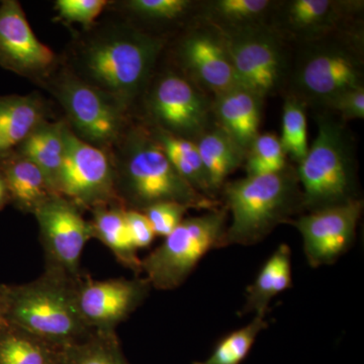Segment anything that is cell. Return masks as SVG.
Segmentation results:
<instances>
[{
	"mask_svg": "<svg viewBox=\"0 0 364 364\" xmlns=\"http://www.w3.org/2000/svg\"><path fill=\"white\" fill-rule=\"evenodd\" d=\"M291 274V247L287 244H280L263 264L253 284L246 289L242 315L253 313L267 317L272 299L293 286Z\"/></svg>",
	"mask_w": 364,
	"mask_h": 364,
	"instance_id": "cell-20",
	"label": "cell"
},
{
	"mask_svg": "<svg viewBox=\"0 0 364 364\" xmlns=\"http://www.w3.org/2000/svg\"><path fill=\"white\" fill-rule=\"evenodd\" d=\"M42 121V105L35 97H0V160L13 154Z\"/></svg>",
	"mask_w": 364,
	"mask_h": 364,
	"instance_id": "cell-24",
	"label": "cell"
},
{
	"mask_svg": "<svg viewBox=\"0 0 364 364\" xmlns=\"http://www.w3.org/2000/svg\"><path fill=\"white\" fill-rule=\"evenodd\" d=\"M107 4L105 0H58L56 9L64 20L88 26L100 16Z\"/></svg>",
	"mask_w": 364,
	"mask_h": 364,
	"instance_id": "cell-34",
	"label": "cell"
},
{
	"mask_svg": "<svg viewBox=\"0 0 364 364\" xmlns=\"http://www.w3.org/2000/svg\"><path fill=\"white\" fill-rule=\"evenodd\" d=\"M277 0H210L200 4L198 18L225 33L269 25Z\"/></svg>",
	"mask_w": 364,
	"mask_h": 364,
	"instance_id": "cell-23",
	"label": "cell"
},
{
	"mask_svg": "<svg viewBox=\"0 0 364 364\" xmlns=\"http://www.w3.org/2000/svg\"><path fill=\"white\" fill-rule=\"evenodd\" d=\"M148 109L158 130L193 142L215 123L213 98L174 72L155 82Z\"/></svg>",
	"mask_w": 364,
	"mask_h": 364,
	"instance_id": "cell-11",
	"label": "cell"
},
{
	"mask_svg": "<svg viewBox=\"0 0 364 364\" xmlns=\"http://www.w3.org/2000/svg\"><path fill=\"white\" fill-rule=\"evenodd\" d=\"M116 176L117 198L127 210L143 212L163 202L205 210L221 205V202L205 198L189 186L172 166L152 133L143 130L134 132L129 138Z\"/></svg>",
	"mask_w": 364,
	"mask_h": 364,
	"instance_id": "cell-5",
	"label": "cell"
},
{
	"mask_svg": "<svg viewBox=\"0 0 364 364\" xmlns=\"http://www.w3.org/2000/svg\"><path fill=\"white\" fill-rule=\"evenodd\" d=\"M60 350L6 322L0 327V364H58Z\"/></svg>",
	"mask_w": 364,
	"mask_h": 364,
	"instance_id": "cell-27",
	"label": "cell"
},
{
	"mask_svg": "<svg viewBox=\"0 0 364 364\" xmlns=\"http://www.w3.org/2000/svg\"><path fill=\"white\" fill-rule=\"evenodd\" d=\"M64 129V123L49 124L42 121L18 147V155L42 170L55 193L65 151Z\"/></svg>",
	"mask_w": 364,
	"mask_h": 364,
	"instance_id": "cell-25",
	"label": "cell"
},
{
	"mask_svg": "<svg viewBox=\"0 0 364 364\" xmlns=\"http://www.w3.org/2000/svg\"><path fill=\"white\" fill-rule=\"evenodd\" d=\"M64 140L65 151L55 188L57 195L79 208L91 210L121 203L117 193L116 168L104 151L81 140L67 124Z\"/></svg>",
	"mask_w": 364,
	"mask_h": 364,
	"instance_id": "cell-9",
	"label": "cell"
},
{
	"mask_svg": "<svg viewBox=\"0 0 364 364\" xmlns=\"http://www.w3.org/2000/svg\"><path fill=\"white\" fill-rule=\"evenodd\" d=\"M40 228L45 254V270L80 279L81 256L93 239L92 227L81 208L59 195H53L33 213Z\"/></svg>",
	"mask_w": 364,
	"mask_h": 364,
	"instance_id": "cell-10",
	"label": "cell"
},
{
	"mask_svg": "<svg viewBox=\"0 0 364 364\" xmlns=\"http://www.w3.org/2000/svg\"><path fill=\"white\" fill-rule=\"evenodd\" d=\"M4 284H0V327L4 325Z\"/></svg>",
	"mask_w": 364,
	"mask_h": 364,
	"instance_id": "cell-38",
	"label": "cell"
},
{
	"mask_svg": "<svg viewBox=\"0 0 364 364\" xmlns=\"http://www.w3.org/2000/svg\"><path fill=\"white\" fill-rule=\"evenodd\" d=\"M80 279L45 270L26 284H4V322L58 348L85 339L93 331L79 312Z\"/></svg>",
	"mask_w": 364,
	"mask_h": 364,
	"instance_id": "cell-3",
	"label": "cell"
},
{
	"mask_svg": "<svg viewBox=\"0 0 364 364\" xmlns=\"http://www.w3.org/2000/svg\"><path fill=\"white\" fill-rule=\"evenodd\" d=\"M55 55L36 37L20 2L0 4V65L21 74L33 75L49 69Z\"/></svg>",
	"mask_w": 364,
	"mask_h": 364,
	"instance_id": "cell-17",
	"label": "cell"
},
{
	"mask_svg": "<svg viewBox=\"0 0 364 364\" xmlns=\"http://www.w3.org/2000/svg\"><path fill=\"white\" fill-rule=\"evenodd\" d=\"M58 364H131L117 332L93 331L90 336L61 348Z\"/></svg>",
	"mask_w": 364,
	"mask_h": 364,
	"instance_id": "cell-28",
	"label": "cell"
},
{
	"mask_svg": "<svg viewBox=\"0 0 364 364\" xmlns=\"http://www.w3.org/2000/svg\"><path fill=\"white\" fill-rule=\"evenodd\" d=\"M225 205L186 218L161 245L142 259V272L152 289L172 291L182 286L210 250L222 248L228 227Z\"/></svg>",
	"mask_w": 364,
	"mask_h": 364,
	"instance_id": "cell-6",
	"label": "cell"
},
{
	"mask_svg": "<svg viewBox=\"0 0 364 364\" xmlns=\"http://www.w3.org/2000/svg\"><path fill=\"white\" fill-rule=\"evenodd\" d=\"M223 35L239 85L263 100L284 92L293 47L279 33L261 25Z\"/></svg>",
	"mask_w": 364,
	"mask_h": 364,
	"instance_id": "cell-8",
	"label": "cell"
},
{
	"mask_svg": "<svg viewBox=\"0 0 364 364\" xmlns=\"http://www.w3.org/2000/svg\"><path fill=\"white\" fill-rule=\"evenodd\" d=\"M363 4L359 0H277L269 26L293 47L360 25Z\"/></svg>",
	"mask_w": 364,
	"mask_h": 364,
	"instance_id": "cell-12",
	"label": "cell"
},
{
	"mask_svg": "<svg viewBox=\"0 0 364 364\" xmlns=\"http://www.w3.org/2000/svg\"><path fill=\"white\" fill-rule=\"evenodd\" d=\"M315 117L317 136L296 167L308 213L361 200L350 132L330 112H317Z\"/></svg>",
	"mask_w": 364,
	"mask_h": 364,
	"instance_id": "cell-4",
	"label": "cell"
},
{
	"mask_svg": "<svg viewBox=\"0 0 364 364\" xmlns=\"http://www.w3.org/2000/svg\"><path fill=\"white\" fill-rule=\"evenodd\" d=\"M363 200L299 215L293 225L303 239L304 253L312 268L334 264L348 252L356 238Z\"/></svg>",
	"mask_w": 364,
	"mask_h": 364,
	"instance_id": "cell-15",
	"label": "cell"
},
{
	"mask_svg": "<svg viewBox=\"0 0 364 364\" xmlns=\"http://www.w3.org/2000/svg\"><path fill=\"white\" fill-rule=\"evenodd\" d=\"M189 208L181 203L163 202L155 203L143 210L149 220L156 236L166 237L174 231L186 218Z\"/></svg>",
	"mask_w": 364,
	"mask_h": 364,
	"instance_id": "cell-33",
	"label": "cell"
},
{
	"mask_svg": "<svg viewBox=\"0 0 364 364\" xmlns=\"http://www.w3.org/2000/svg\"><path fill=\"white\" fill-rule=\"evenodd\" d=\"M244 165L247 176H267L284 169L287 155L279 136L274 133L259 134L248 148Z\"/></svg>",
	"mask_w": 364,
	"mask_h": 364,
	"instance_id": "cell-31",
	"label": "cell"
},
{
	"mask_svg": "<svg viewBox=\"0 0 364 364\" xmlns=\"http://www.w3.org/2000/svg\"><path fill=\"white\" fill-rule=\"evenodd\" d=\"M0 173L6 181L9 203L21 212L33 214L48 198L57 195L42 170L18 154L0 160Z\"/></svg>",
	"mask_w": 364,
	"mask_h": 364,
	"instance_id": "cell-19",
	"label": "cell"
},
{
	"mask_svg": "<svg viewBox=\"0 0 364 364\" xmlns=\"http://www.w3.org/2000/svg\"><path fill=\"white\" fill-rule=\"evenodd\" d=\"M195 143L207 170L213 191L219 198L228 177L245 162L246 151L242 149L215 122L196 139Z\"/></svg>",
	"mask_w": 364,
	"mask_h": 364,
	"instance_id": "cell-22",
	"label": "cell"
},
{
	"mask_svg": "<svg viewBox=\"0 0 364 364\" xmlns=\"http://www.w3.org/2000/svg\"><path fill=\"white\" fill-rule=\"evenodd\" d=\"M59 98L79 138L102 149L116 142L121 135V107L100 88L67 78L59 87Z\"/></svg>",
	"mask_w": 364,
	"mask_h": 364,
	"instance_id": "cell-16",
	"label": "cell"
},
{
	"mask_svg": "<svg viewBox=\"0 0 364 364\" xmlns=\"http://www.w3.org/2000/svg\"><path fill=\"white\" fill-rule=\"evenodd\" d=\"M177 56L186 77L208 95L240 86L224 35L200 18L179 42Z\"/></svg>",
	"mask_w": 364,
	"mask_h": 364,
	"instance_id": "cell-13",
	"label": "cell"
},
{
	"mask_svg": "<svg viewBox=\"0 0 364 364\" xmlns=\"http://www.w3.org/2000/svg\"><path fill=\"white\" fill-rule=\"evenodd\" d=\"M153 138L166 154L172 166L179 176L198 193L210 200L220 202L219 198L213 191L196 144L188 139L179 138L161 130H155Z\"/></svg>",
	"mask_w": 364,
	"mask_h": 364,
	"instance_id": "cell-26",
	"label": "cell"
},
{
	"mask_svg": "<svg viewBox=\"0 0 364 364\" xmlns=\"http://www.w3.org/2000/svg\"><path fill=\"white\" fill-rule=\"evenodd\" d=\"M162 47L161 39L146 33H117L88 48L86 71L124 107L145 87Z\"/></svg>",
	"mask_w": 364,
	"mask_h": 364,
	"instance_id": "cell-7",
	"label": "cell"
},
{
	"mask_svg": "<svg viewBox=\"0 0 364 364\" xmlns=\"http://www.w3.org/2000/svg\"><path fill=\"white\" fill-rule=\"evenodd\" d=\"M337 114L341 121L364 119V86L351 88L330 100L324 111Z\"/></svg>",
	"mask_w": 364,
	"mask_h": 364,
	"instance_id": "cell-35",
	"label": "cell"
},
{
	"mask_svg": "<svg viewBox=\"0 0 364 364\" xmlns=\"http://www.w3.org/2000/svg\"><path fill=\"white\" fill-rule=\"evenodd\" d=\"M126 217L132 240L136 250L149 247L156 235L147 217L142 212L135 210H127Z\"/></svg>",
	"mask_w": 364,
	"mask_h": 364,
	"instance_id": "cell-36",
	"label": "cell"
},
{
	"mask_svg": "<svg viewBox=\"0 0 364 364\" xmlns=\"http://www.w3.org/2000/svg\"><path fill=\"white\" fill-rule=\"evenodd\" d=\"M363 37L360 23L293 46L284 97L322 112L340 93L364 86Z\"/></svg>",
	"mask_w": 364,
	"mask_h": 364,
	"instance_id": "cell-1",
	"label": "cell"
},
{
	"mask_svg": "<svg viewBox=\"0 0 364 364\" xmlns=\"http://www.w3.org/2000/svg\"><path fill=\"white\" fill-rule=\"evenodd\" d=\"M306 112L305 105L293 97H284L279 140L287 156L296 164L305 158L309 150Z\"/></svg>",
	"mask_w": 364,
	"mask_h": 364,
	"instance_id": "cell-30",
	"label": "cell"
},
{
	"mask_svg": "<svg viewBox=\"0 0 364 364\" xmlns=\"http://www.w3.org/2000/svg\"><path fill=\"white\" fill-rule=\"evenodd\" d=\"M127 208L121 203L102 205L92 210L93 239H97L114 254L117 262L135 273L142 274V259L134 245L126 217Z\"/></svg>",
	"mask_w": 364,
	"mask_h": 364,
	"instance_id": "cell-21",
	"label": "cell"
},
{
	"mask_svg": "<svg viewBox=\"0 0 364 364\" xmlns=\"http://www.w3.org/2000/svg\"><path fill=\"white\" fill-rule=\"evenodd\" d=\"M198 6L191 0H132L128 7L136 16L148 21H176Z\"/></svg>",
	"mask_w": 364,
	"mask_h": 364,
	"instance_id": "cell-32",
	"label": "cell"
},
{
	"mask_svg": "<svg viewBox=\"0 0 364 364\" xmlns=\"http://www.w3.org/2000/svg\"><path fill=\"white\" fill-rule=\"evenodd\" d=\"M265 317L254 316L249 324L235 330L220 340L212 353L203 361L193 364H242L248 358L258 335L267 328Z\"/></svg>",
	"mask_w": 364,
	"mask_h": 364,
	"instance_id": "cell-29",
	"label": "cell"
},
{
	"mask_svg": "<svg viewBox=\"0 0 364 364\" xmlns=\"http://www.w3.org/2000/svg\"><path fill=\"white\" fill-rule=\"evenodd\" d=\"M263 100L242 86L213 97L215 124L246 152L259 135Z\"/></svg>",
	"mask_w": 364,
	"mask_h": 364,
	"instance_id": "cell-18",
	"label": "cell"
},
{
	"mask_svg": "<svg viewBox=\"0 0 364 364\" xmlns=\"http://www.w3.org/2000/svg\"><path fill=\"white\" fill-rule=\"evenodd\" d=\"M146 277L95 280L83 275L77 284L79 312L91 331L116 332L149 296Z\"/></svg>",
	"mask_w": 364,
	"mask_h": 364,
	"instance_id": "cell-14",
	"label": "cell"
},
{
	"mask_svg": "<svg viewBox=\"0 0 364 364\" xmlns=\"http://www.w3.org/2000/svg\"><path fill=\"white\" fill-rule=\"evenodd\" d=\"M9 203V191H7L6 181L0 173V210Z\"/></svg>",
	"mask_w": 364,
	"mask_h": 364,
	"instance_id": "cell-37",
	"label": "cell"
},
{
	"mask_svg": "<svg viewBox=\"0 0 364 364\" xmlns=\"http://www.w3.org/2000/svg\"><path fill=\"white\" fill-rule=\"evenodd\" d=\"M221 196L231 215L222 248L256 245L306 213L296 167L289 164L277 173L226 182Z\"/></svg>",
	"mask_w": 364,
	"mask_h": 364,
	"instance_id": "cell-2",
	"label": "cell"
}]
</instances>
